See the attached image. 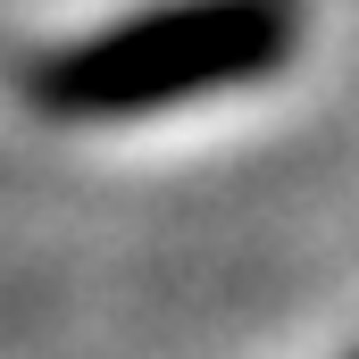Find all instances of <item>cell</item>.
Masks as SVG:
<instances>
[{"label":"cell","instance_id":"obj_1","mask_svg":"<svg viewBox=\"0 0 359 359\" xmlns=\"http://www.w3.org/2000/svg\"><path fill=\"white\" fill-rule=\"evenodd\" d=\"M309 17L301 0H159L142 17H117L84 42L50 50L25 92L50 117H151V109H184L209 92L268 84L276 67L301 50Z\"/></svg>","mask_w":359,"mask_h":359},{"label":"cell","instance_id":"obj_2","mask_svg":"<svg viewBox=\"0 0 359 359\" xmlns=\"http://www.w3.org/2000/svg\"><path fill=\"white\" fill-rule=\"evenodd\" d=\"M351 359H359V351H351Z\"/></svg>","mask_w":359,"mask_h":359}]
</instances>
